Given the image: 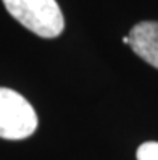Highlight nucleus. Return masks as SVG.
<instances>
[{
	"label": "nucleus",
	"instance_id": "1",
	"mask_svg": "<svg viewBox=\"0 0 158 160\" xmlns=\"http://www.w3.org/2000/svg\"><path fill=\"white\" fill-rule=\"evenodd\" d=\"M7 12L26 29L44 39L63 32L65 18L57 0H2Z\"/></svg>",
	"mask_w": 158,
	"mask_h": 160
},
{
	"label": "nucleus",
	"instance_id": "2",
	"mask_svg": "<svg viewBox=\"0 0 158 160\" xmlns=\"http://www.w3.org/2000/svg\"><path fill=\"white\" fill-rule=\"evenodd\" d=\"M37 115L26 97L13 89L0 88V138L20 141L37 129Z\"/></svg>",
	"mask_w": 158,
	"mask_h": 160
},
{
	"label": "nucleus",
	"instance_id": "3",
	"mask_svg": "<svg viewBox=\"0 0 158 160\" xmlns=\"http://www.w3.org/2000/svg\"><path fill=\"white\" fill-rule=\"evenodd\" d=\"M127 45L148 65L158 68V21H142L132 26Z\"/></svg>",
	"mask_w": 158,
	"mask_h": 160
},
{
	"label": "nucleus",
	"instance_id": "4",
	"mask_svg": "<svg viewBox=\"0 0 158 160\" xmlns=\"http://www.w3.org/2000/svg\"><path fill=\"white\" fill-rule=\"evenodd\" d=\"M137 160H158V142L147 141L137 149Z\"/></svg>",
	"mask_w": 158,
	"mask_h": 160
}]
</instances>
